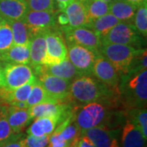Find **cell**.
<instances>
[{
    "label": "cell",
    "mask_w": 147,
    "mask_h": 147,
    "mask_svg": "<svg viewBox=\"0 0 147 147\" xmlns=\"http://www.w3.org/2000/svg\"><path fill=\"white\" fill-rule=\"evenodd\" d=\"M12 35H13V44L14 45H29L30 40V35L29 28L24 21H9Z\"/></svg>",
    "instance_id": "484cf974"
},
{
    "label": "cell",
    "mask_w": 147,
    "mask_h": 147,
    "mask_svg": "<svg viewBox=\"0 0 147 147\" xmlns=\"http://www.w3.org/2000/svg\"><path fill=\"white\" fill-rule=\"evenodd\" d=\"M48 146L49 147H69L68 143L57 131H53L50 135Z\"/></svg>",
    "instance_id": "836d02e7"
},
{
    "label": "cell",
    "mask_w": 147,
    "mask_h": 147,
    "mask_svg": "<svg viewBox=\"0 0 147 147\" xmlns=\"http://www.w3.org/2000/svg\"><path fill=\"white\" fill-rule=\"evenodd\" d=\"M139 48L122 44H105L100 47L99 54L107 59L120 74H126Z\"/></svg>",
    "instance_id": "3957f363"
},
{
    "label": "cell",
    "mask_w": 147,
    "mask_h": 147,
    "mask_svg": "<svg viewBox=\"0 0 147 147\" xmlns=\"http://www.w3.org/2000/svg\"><path fill=\"white\" fill-rule=\"evenodd\" d=\"M50 136H42V137H34L31 135H28L26 138V147H46L49 142Z\"/></svg>",
    "instance_id": "d6a6232c"
},
{
    "label": "cell",
    "mask_w": 147,
    "mask_h": 147,
    "mask_svg": "<svg viewBox=\"0 0 147 147\" xmlns=\"http://www.w3.org/2000/svg\"><path fill=\"white\" fill-rule=\"evenodd\" d=\"M53 1H54V3H56L57 4L58 9L61 11H64L74 0H53Z\"/></svg>",
    "instance_id": "8d00e7d4"
},
{
    "label": "cell",
    "mask_w": 147,
    "mask_h": 147,
    "mask_svg": "<svg viewBox=\"0 0 147 147\" xmlns=\"http://www.w3.org/2000/svg\"><path fill=\"white\" fill-rule=\"evenodd\" d=\"M118 88L122 104L128 109L146 107L147 69L122 75Z\"/></svg>",
    "instance_id": "7a4b0ae2"
},
{
    "label": "cell",
    "mask_w": 147,
    "mask_h": 147,
    "mask_svg": "<svg viewBox=\"0 0 147 147\" xmlns=\"http://www.w3.org/2000/svg\"><path fill=\"white\" fill-rule=\"evenodd\" d=\"M28 9L30 11H54L55 3L53 0H25Z\"/></svg>",
    "instance_id": "1f68e13d"
},
{
    "label": "cell",
    "mask_w": 147,
    "mask_h": 147,
    "mask_svg": "<svg viewBox=\"0 0 147 147\" xmlns=\"http://www.w3.org/2000/svg\"><path fill=\"white\" fill-rule=\"evenodd\" d=\"M0 108H1V105H0Z\"/></svg>",
    "instance_id": "f6af8a7d"
},
{
    "label": "cell",
    "mask_w": 147,
    "mask_h": 147,
    "mask_svg": "<svg viewBox=\"0 0 147 147\" xmlns=\"http://www.w3.org/2000/svg\"><path fill=\"white\" fill-rule=\"evenodd\" d=\"M120 21L109 12L104 16H100L99 18L90 22L86 27L91 29L100 39L102 37L110 31L113 27L115 26Z\"/></svg>",
    "instance_id": "cb8c5ba5"
},
{
    "label": "cell",
    "mask_w": 147,
    "mask_h": 147,
    "mask_svg": "<svg viewBox=\"0 0 147 147\" xmlns=\"http://www.w3.org/2000/svg\"><path fill=\"white\" fill-rule=\"evenodd\" d=\"M137 8V6L127 0H115L111 1L109 4L110 13L120 22L126 23H131L133 21Z\"/></svg>",
    "instance_id": "ffe728a7"
},
{
    "label": "cell",
    "mask_w": 147,
    "mask_h": 147,
    "mask_svg": "<svg viewBox=\"0 0 147 147\" xmlns=\"http://www.w3.org/2000/svg\"><path fill=\"white\" fill-rule=\"evenodd\" d=\"M99 53L80 45H69L67 57L82 75H92L95 59Z\"/></svg>",
    "instance_id": "8fae6325"
},
{
    "label": "cell",
    "mask_w": 147,
    "mask_h": 147,
    "mask_svg": "<svg viewBox=\"0 0 147 147\" xmlns=\"http://www.w3.org/2000/svg\"><path fill=\"white\" fill-rule=\"evenodd\" d=\"M3 21H4V20H3V18H2V17L0 16V26L2 25V23L3 22Z\"/></svg>",
    "instance_id": "b9f144b4"
},
{
    "label": "cell",
    "mask_w": 147,
    "mask_h": 147,
    "mask_svg": "<svg viewBox=\"0 0 147 147\" xmlns=\"http://www.w3.org/2000/svg\"><path fill=\"white\" fill-rule=\"evenodd\" d=\"M134 26L138 33L144 38L147 36V4L146 2L137 6L133 18Z\"/></svg>",
    "instance_id": "f546056e"
},
{
    "label": "cell",
    "mask_w": 147,
    "mask_h": 147,
    "mask_svg": "<svg viewBox=\"0 0 147 147\" xmlns=\"http://www.w3.org/2000/svg\"><path fill=\"white\" fill-rule=\"evenodd\" d=\"M101 45L122 44L140 48L144 44L143 38L131 23L119 22L100 38Z\"/></svg>",
    "instance_id": "277c9868"
},
{
    "label": "cell",
    "mask_w": 147,
    "mask_h": 147,
    "mask_svg": "<svg viewBox=\"0 0 147 147\" xmlns=\"http://www.w3.org/2000/svg\"><path fill=\"white\" fill-rule=\"evenodd\" d=\"M57 11L28 10L22 19L29 28L30 38L39 33H46L57 27Z\"/></svg>",
    "instance_id": "9c48e42d"
},
{
    "label": "cell",
    "mask_w": 147,
    "mask_h": 147,
    "mask_svg": "<svg viewBox=\"0 0 147 147\" xmlns=\"http://www.w3.org/2000/svg\"><path fill=\"white\" fill-rule=\"evenodd\" d=\"M100 1H103V2H105V3H110L113 0H100Z\"/></svg>",
    "instance_id": "60d3db41"
},
{
    "label": "cell",
    "mask_w": 147,
    "mask_h": 147,
    "mask_svg": "<svg viewBox=\"0 0 147 147\" xmlns=\"http://www.w3.org/2000/svg\"><path fill=\"white\" fill-rule=\"evenodd\" d=\"M21 133H15L11 128L7 122L3 107L0 108V147H3L8 142L13 141Z\"/></svg>",
    "instance_id": "83f0119b"
},
{
    "label": "cell",
    "mask_w": 147,
    "mask_h": 147,
    "mask_svg": "<svg viewBox=\"0 0 147 147\" xmlns=\"http://www.w3.org/2000/svg\"><path fill=\"white\" fill-rule=\"evenodd\" d=\"M84 4L87 10L88 24L110 12L109 3H105L100 0H86Z\"/></svg>",
    "instance_id": "4316f807"
},
{
    "label": "cell",
    "mask_w": 147,
    "mask_h": 147,
    "mask_svg": "<svg viewBox=\"0 0 147 147\" xmlns=\"http://www.w3.org/2000/svg\"><path fill=\"white\" fill-rule=\"evenodd\" d=\"M4 75H3V67L0 65V88H4Z\"/></svg>",
    "instance_id": "f35d334b"
},
{
    "label": "cell",
    "mask_w": 147,
    "mask_h": 147,
    "mask_svg": "<svg viewBox=\"0 0 147 147\" xmlns=\"http://www.w3.org/2000/svg\"><path fill=\"white\" fill-rule=\"evenodd\" d=\"M60 103L57 102L47 94V92L43 88L41 84L38 82V80L36 79L34 84L32 87V89L30 91V93L29 95V97L26 100V104L28 107H32L34 105L42 104V103Z\"/></svg>",
    "instance_id": "d4e9b609"
},
{
    "label": "cell",
    "mask_w": 147,
    "mask_h": 147,
    "mask_svg": "<svg viewBox=\"0 0 147 147\" xmlns=\"http://www.w3.org/2000/svg\"><path fill=\"white\" fill-rule=\"evenodd\" d=\"M46 33H39L30 38V65L35 68L38 65H42L43 60L46 55Z\"/></svg>",
    "instance_id": "7402d4cb"
},
{
    "label": "cell",
    "mask_w": 147,
    "mask_h": 147,
    "mask_svg": "<svg viewBox=\"0 0 147 147\" xmlns=\"http://www.w3.org/2000/svg\"><path fill=\"white\" fill-rule=\"evenodd\" d=\"M57 22L61 26H65L68 25V18L65 12H62L57 16Z\"/></svg>",
    "instance_id": "74e56055"
},
{
    "label": "cell",
    "mask_w": 147,
    "mask_h": 147,
    "mask_svg": "<svg viewBox=\"0 0 147 147\" xmlns=\"http://www.w3.org/2000/svg\"><path fill=\"white\" fill-rule=\"evenodd\" d=\"M76 146L78 147H95L92 142H91V140L85 135H83L79 138Z\"/></svg>",
    "instance_id": "d590c367"
},
{
    "label": "cell",
    "mask_w": 147,
    "mask_h": 147,
    "mask_svg": "<svg viewBox=\"0 0 147 147\" xmlns=\"http://www.w3.org/2000/svg\"><path fill=\"white\" fill-rule=\"evenodd\" d=\"M69 115L65 116H53V117L37 118L34 121V123L30 126V127L28 128L27 133H28V135H31V136L37 137H42V136H46V135L50 136L53 131H55L58 124L63 119H65Z\"/></svg>",
    "instance_id": "e0dca14e"
},
{
    "label": "cell",
    "mask_w": 147,
    "mask_h": 147,
    "mask_svg": "<svg viewBox=\"0 0 147 147\" xmlns=\"http://www.w3.org/2000/svg\"><path fill=\"white\" fill-rule=\"evenodd\" d=\"M4 88L16 89L36 78L30 65L6 63L3 66Z\"/></svg>",
    "instance_id": "30bf717a"
},
{
    "label": "cell",
    "mask_w": 147,
    "mask_h": 147,
    "mask_svg": "<svg viewBox=\"0 0 147 147\" xmlns=\"http://www.w3.org/2000/svg\"><path fill=\"white\" fill-rule=\"evenodd\" d=\"M80 1H82V2H85L86 0H80Z\"/></svg>",
    "instance_id": "7bdbcfd3"
},
{
    "label": "cell",
    "mask_w": 147,
    "mask_h": 147,
    "mask_svg": "<svg viewBox=\"0 0 147 147\" xmlns=\"http://www.w3.org/2000/svg\"><path fill=\"white\" fill-rule=\"evenodd\" d=\"M92 74L102 84L110 88H117L120 82V74L110 61L98 54L95 59Z\"/></svg>",
    "instance_id": "7c38bea8"
},
{
    "label": "cell",
    "mask_w": 147,
    "mask_h": 147,
    "mask_svg": "<svg viewBox=\"0 0 147 147\" xmlns=\"http://www.w3.org/2000/svg\"><path fill=\"white\" fill-rule=\"evenodd\" d=\"M5 112L7 122L15 133H21V131L32 120L28 110L20 109L13 105H2Z\"/></svg>",
    "instance_id": "ac0fdd59"
},
{
    "label": "cell",
    "mask_w": 147,
    "mask_h": 147,
    "mask_svg": "<svg viewBox=\"0 0 147 147\" xmlns=\"http://www.w3.org/2000/svg\"><path fill=\"white\" fill-rule=\"evenodd\" d=\"M82 134L88 137L95 147H119L118 131L105 125L92 127Z\"/></svg>",
    "instance_id": "4fadbf2b"
},
{
    "label": "cell",
    "mask_w": 147,
    "mask_h": 147,
    "mask_svg": "<svg viewBox=\"0 0 147 147\" xmlns=\"http://www.w3.org/2000/svg\"><path fill=\"white\" fill-rule=\"evenodd\" d=\"M37 79L53 100L60 103L69 102L70 82L44 73L34 74Z\"/></svg>",
    "instance_id": "ba28073f"
},
{
    "label": "cell",
    "mask_w": 147,
    "mask_h": 147,
    "mask_svg": "<svg viewBox=\"0 0 147 147\" xmlns=\"http://www.w3.org/2000/svg\"><path fill=\"white\" fill-rule=\"evenodd\" d=\"M146 139L133 123L127 121L122 131V147H145Z\"/></svg>",
    "instance_id": "603a6c76"
},
{
    "label": "cell",
    "mask_w": 147,
    "mask_h": 147,
    "mask_svg": "<svg viewBox=\"0 0 147 147\" xmlns=\"http://www.w3.org/2000/svg\"><path fill=\"white\" fill-rule=\"evenodd\" d=\"M127 2H129V3H131L132 4H134V5L136 6H139L140 4H142L143 3H145V2H146V0H127Z\"/></svg>",
    "instance_id": "ab89813d"
},
{
    "label": "cell",
    "mask_w": 147,
    "mask_h": 147,
    "mask_svg": "<svg viewBox=\"0 0 147 147\" xmlns=\"http://www.w3.org/2000/svg\"><path fill=\"white\" fill-rule=\"evenodd\" d=\"M64 11L68 18L69 26L76 28L88 26V19L84 2L74 0Z\"/></svg>",
    "instance_id": "d6986e66"
},
{
    "label": "cell",
    "mask_w": 147,
    "mask_h": 147,
    "mask_svg": "<svg viewBox=\"0 0 147 147\" xmlns=\"http://www.w3.org/2000/svg\"><path fill=\"white\" fill-rule=\"evenodd\" d=\"M34 74H47L61 79L68 80L69 82H72L74 79L82 75L69 61L68 57L60 63L51 65H41L34 68Z\"/></svg>",
    "instance_id": "5bb4252c"
},
{
    "label": "cell",
    "mask_w": 147,
    "mask_h": 147,
    "mask_svg": "<svg viewBox=\"0 0 147 147\" xmlns=\"http://www.w3.org/2000/svg\"><path fill=\"white\" fill-rule=\"evenodd\" d=\"M46 55L42 65H51L58 64L67 58L68 48L60 29L56 28L46 32Z\"/></svg>",
    "instance_id": "52a82bcc"
},
{
    "label": "cell",
    "mask_w": 147,
    "mask_h": 147,
    "mask_svg": "<svg viewBox=\"0 0 147 147\" xmlns=\"http://www.w3.org/2000/svg\"><path fill=\"white\" fill-rule=\"evenodd\" d=\"M0 61L8 64L30 65L29 45H13L8 50L0 53Z\"/></svg>",
    "instance_id": "44dd1931"
},
{
    "label": "cell",
    "mask_w": 147,
    "mask_h": 147,
    "mask_svg": "<svg viewBox=\"0 0 147 147\" xmlns=\"http://www.w3.org/2000/svg\"><path fill=\"white\" fill-rule=\"evenodd\" d=\"M69 100H74L83 105L92 102L109 106L122 104L118 87H108L90 75H81L70 83Z\"/></svg>",
    "instance_id": "6da1fadb"
},
{
    "label": "cell",
    "mask_w": 147,
    "mask_h": 147,
    "mask_svg": "<svg viewBox=\"0 0 147 147\" xmlns=\"http://www.w3.org/2000/svg\"><path fill=\"white\" fill-rule=\"evenodd\" d=\"M130 122L133 123L142 131L144 138H147V110L145 108H130L128 110Z\"/></svg>",
    "instance_id": "f1b7e54d"
},
{
    "label": "cell",
    "mask_w": 147,
    "mask_h": 147,
    "mask_svg": "<svg viewBox=\"0 0 147 147\" xmlns=\"http://www.w3.org/2000/svg\"><path fill=\"white\" fill-rule=\"evenodd\" d=\"M106 115V109L102 104L88 103L78 111L75 110V123L81 133H84L92 127L104 125Z\"/></svg>",
    "instance_id": "8992f818"
},
{
    "label": "cell",
    "mask_w": 147,
    "mask_h": 147,
    "mask_svg": "<svg viewBox=\"0 0 147 147\" xmlns=\"http://www.w3.org/2000/svg\"><path fill=\"white\" fill-rule=\"evenodd\" d=\"M73 147H78V146H73Z\"/></svg>",
    "instance_id": "ee69618b"
},
{
    "label": "cell",
    "mask_w": 147,
    "mask_h": 147,
    "mask_svg": "<svg viewBox=\"0 0 147 147\" xmlns=\"http://www.w3.org/2000/svg\"><path fill=\"white\" fill-rule=\"evenodd\" d=\"M73 110L72 106L66 103H42L28 109L30 118H43L53 116H65Z\"/></svg>",
    "instance_id": "9a60e30c"
},
{
    "label": "cell",
    "mask_w": 147,
    "mask_h": 147,
    "mask_svg": "<svg viewBox=\"0 0 147 147\" xmlns=\"http://www.w3.org/2000/svg\"><path fill=\"white\" fill-rule=\"evenodd\" d=\"M13 44V35L10 25L5 20L0 26V53L8 50Z\"/></svg>",
    "instance_id": "4dcf8cb0"
},
{
    "label": "cell",
    "mask_w": 147,
    "mask_h": 147,
    "mask_svg": "<svg viewBox=\"0 0 147 147\" xmlns=\"http://www.w3.org/2000/svg\"><path fill=\"white\" fill-rule=\"evenodd\" d=\"M28 10L25 0H0V16L7 22L21 21Z\"/></svg>",
    "instance_id": "2e32d148"
},
{
    "label": "cell",
    "mask_w": 147,
    "mask_h": 147,
    "mask_svg": "<svg viewBox=\"0 0 147 147\" xmlns=\"http://www.w3.org/2000/svg\"><path fill=\"white\" fill-rule=\"evenodd\" d=\"M22 136H23V134H21L19 137H16V139L8 142L7 144L4 145L3 147H26V139H24Z\"/></svg>",
    "instance_id": "e575fe53"
},
{
    "label": "cell",
    "mask_w": 147,
    "mask_h": 147,
    "mask_svg": "<svg viewBox=\"0 0 147 147\" xmlns=\"http://www.w3.org/2000/svg\"><path fill=\"white\" fill-rule=\"evenodd\" d=\"M60 30L69 45H80L99 53L102 46L100 38L89 28L86 26L74 28L65 26H61Z\"/></svg>",
    "instance_id": "5b68a950"
}]
</instances>
